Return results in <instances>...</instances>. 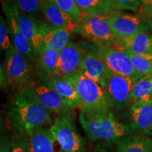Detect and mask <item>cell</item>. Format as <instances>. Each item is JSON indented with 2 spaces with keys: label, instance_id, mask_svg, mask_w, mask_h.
Listing matches in <instances>:
<instances>
[{
  "label": "cell",
  "instance_id": "8992f818",
  "mask_svg": "<svg viewBox=\"0 0 152 152\" xmlns=\"http://www.w3.org/2000/svg\"><path fill=\"white\" fill-rule=\"evenodd\" d=\"M73 32L94 42L97 46H112L116 44L117 37L114 35L105 18L84 15L75 24Z\"/></svg>",
  "mask_w": 152,
  "mask_h": 152
},
{
  "label": "cell",
  "instance_id": "9a60e30c",
  "mask_svg": "<svg viewBox=\"0 0 152 152\" xmlns=\"http://www.w3.org/2000/svg\"><path fill=\"white\" fill-rule=\"evenodd\" d=\"M105 19L117 39L132 37L144 26L141 19L130 15L123 14Z\"/></svg>",
  "mask_w": 152,
  "mask_h": 152
},
{
  "label": "cell",
  "instance_id": "4fadbf2b",
  "mask_svg": "<svg viewBox=\"0 0 152 152\" xmlns=\"http://www.w3.org/2000/svg\"><path fill=\"white\" fill-rule=\"evenodd\" d=\"M83 54V48L79 44L69 42L59 52L54 77H66L79 72Z\"/></svg>",
  "mask_w": 152,
  "mask_h": 152
},
{
  "label": "cell",
  "instance_id": "d4e9b609",
  "mask_svg": "<svg viewBox=\"0 0 152 152\" xmlns=\"http://www.w3.org/2000/svg\"><path fill=\"white\" fill-rule=\"evenodd\" d=\"M48 1L66 13L72 18L75 24L79 22L84 16V14L77 7L75 0H48Z\"/></svg>",
  "mask_w": 152,
  "mask_h": 152
},
{
  "label": "cell",
  "instance_id": "6da1fadb",
  "mask_svg": "<svg viewBox=\"0 0 152 152\" xmlns=\"http://www.w3.org/2000/svg\"><path fill=\"white\" fill-rule=\"evenodd\" d=\"M13 128L18 134L28 136L53 124L51 112L23 90L15 93L9 107Z\"/></svg>",
  "mask_w": 152,
  "mask_h": 152
},
{
  "label": "cell",
  "instance_id": "9c48e42d",
  "mask_svg": "<svg viewBox=\"0 0 152 152\" xmlns=\"http://www.w3.org/2000/svg\"><path fill=\"white\" fill-rule=\"evenodd\" d=\"M23 90L33 96L51 113L56 114L58 116L73 118V109L49 85L46 84L34 85L23 89Z\"/></svg>",
  "mask_w": 152,
  "mask_h": 152
},
{
  "label": "cell",
  "instance_id": "30bf717a",
  "mask_svg": "<svg viewBox=\"0 0 152 152\" xmlns=\"http://www.w3.org/2000/svg\"><path fill=\"white\" fill-rule=\"evenodd\" d=\"M15 15L19 28L23 35L35 49L36 54L43 47V38L45 30L48 26L39 23L34 15L28 14L18 10L15 4H13Z\"/></svg>",
  "mask_w": 152,
  "mask_h": 152
},
{
  "label": "cell",
  "instance_id": "3957f363",
  "mask_svg": "<svg viewBox=\"0 0 152 152\" xmlns=\"http://www.w3.org/2000/svg\"><path fill=\"white\" fill-rule=\"evenodd\" d=\"M75 86L81 103L80 111L88 113H107L111 111L109 101L100 85L80 72L66 76Z\"/></svg>",
  "mask_w": 152,
  "mask_h": 152
},
{
  "label": "cell",
  "instance_id": "4316f807",
  "mask_svg": "<svg viewBox=\"0 0 152 152\" xmlns=\"http://www.w3.org/2000/svg\"><path fill=\"white\" fill-rule=\"evenodd\" d=\"M45 0H15V5L18 10L28 14L33 15L42 10Z\"/></svg>",
  "mask_w": 152,
  "mask_h": 152
},
{
  "label": "cell",
  "instance_id": "8fae6325",
  "mask_svg": "<svg viewBox=\"0 0 152 152\" xmlns=\"http://www.w3.org/2000/svg\"><path fill=\"white\" fill-rule=\"evenodd\" d=\"M2 7L8 20L7 24L9 28V32L12 36L13 46L27 59L28 62L33 63L36 61L35 51L31 44L23 35L21 30L19 28L13 4L2 3Z\"/></svg>",
  "mask_w": 152,
  "mask_h": 152
},
{
  "label": "cell",
  "instance_id": "484cf974",
  "mask_svg": "<svg viewBox=\"0 0 152 152\" xmlns=\"http://www.w3.org/2000/svg\"><path fill=\"white\" fill-rule=\"evenodd\" d=\"M128 54L130 56L133 67L139 75L142 77L144 75H152V58L137 56L128 52Z\"/></svg>",
  "mask_w": 152,
  "mask_h": 152
},
{
  "label": "cell",
  "instance_id": "836d02e7",
  "mask_svg": "<svg viewBox=\"0 0 152 152\" xmlns=\"http://www.w3.org/2000/svg\"><path fill=\"white\" fill-rule=\"evenodd\" d=\"M150 134H151V141H152V130H151V132H150Z\"/></svg>",
  "mask_w": 152,
  "mask_h": 152
},
{
  "label": "cell",
  "instance_id": "7c38bea8",
  "mask_svg": "<svg viewBox=\"0 0 152 152\" xmlns=\"http://www.w3.org/2000/svg\"><path fill=\"white\" fill-rule=\"evenodd\" d=\"M79 72L97 83L102 87L106 77L111 71L99 55L96 48L93 47V49L83 50Z\"/></svg>",
  "mask_w": 152,
  "mask_h": 152
},
{
  "label": "cell",
  "instance_id": "2e32d148",
  "mask_svg": "<svg viewBox=\"0 0 152 152\" xmlns=\"http://www.w3.org/2000/svg\"><path fill=\"white\" fill-rule=\"evenodd\" d=\"M84 15L109 18L123 14L113 0H75Z\"/></svg>",
  "mask_w": 152,
  "mask_h": 152
},
{
  "label": "cell",
  "instance_id": "603a6c76",
  "mask_svg": "<svg viewBox=\"0 0 152 152\" xmlns=\"http://www.w3.org/2000/svg\"><path fill=\"white\" fill-rule=\"evenodd\" d=\"M59 52L42 47L36 54L41 77L56 75Z\"/></svg>",
  "mask_w": 152,
  "mask_h": 152
},
{
  "label": "cell",
  "instance_id": "83f0119b",
  "mask_svg": "<svg viewBox=\"0 0 152 152\" xmlns=\"http://www.w3.org/2000/svg\"><path fill=\"white\" fill-rule=\"evenodd\" d=\"M8 24L2 16L0 17V46L4 50H8L12 44L11 42L10 37L9 36V28Z\"/></svg>",
  "mask_w": 152,
  "mask_h": 152
},
{
  "label": "cell",
  "instance_id": "ac0fdd59",
  "mask_svg": "<svg viewBox=\"0 0 152 152\" xmlns=\"http://www.w3.org/2000/svg\"><path fill=\"white\" fill-rule=\"evenodd\" d=\"M25 140L28 152H55V141L49 129H39L25 136Z\"/></svg>",
  "mask_w": 152,
  "mask_h": 152
},
{
  "label": "cell",
  "instance_id": "f1b7e54d",
  "mask_svg": "<svg viewBox=\"0 0 152 152\" xmlns=\"http://www.w3.org/2000/svg\"><path fill=\"white\" fill-rule=\"evenodd\" d=\"M121 10L139 12L142 10V4L140 0H113Z\"/></svg>",
  "mask_w": 152,
  "mask_h": 152
},
{
  "label": "cell",
  "instance_id": "e0dca14e",
  "mask_svg": "<svg viewBox=\"0 0 152 152\" xmlns=\"http://www.w3.org/2000/svg\"><path fill=\"white\" fill-rule=\"evenodd\" d=\"M45 84L49 85L64 99L72 109H80L81 103L75 86L68 78L64 77L44 76Z\"/></svg>",
  "mask_w": 152,
  "mask_h": 152
},
{
  "label": "cell",
  "instance_id": "cb8c5ba5",
  "mask_svg": "<svg viewBox=\"0 0 152 152\" xmlns=\"http://www.w3.org/2000/svg\"><path fill=\"white\" fill-rule=\"evenodd\" d=\"M118 152H152V141L145 136L134 135L119 140Z\"/></svg>",
  "mask_w": 152,
  "mask_h": 152
},
{
  "label": "cell",
  "instance_id": "7a4b0ae2",
  "mask_svg": "<svg viewBox=\"0 0 152 152\" xmlns=\"http://www.w3.org/2000/svg\"><path fill=\"white\" fill-rule=\"evenodd\" d=\"M79 121L91 142H115L124 137L126 127L120 123L111 111L107 113H88L80 111Z\"/></svg>",
  "mask_w": 152,
  "mask_h": 152
},
{
  "label": "cell",
  "instance_id": "4dcf8cb0",
  "mask_svg": "<svg viewBox=\"0 0 152 152\" xmlns=\"http://www.w3.org/2000/svg\"><path fill=\"white\" fill-rule=\"evenodd\" d=\"M0 152H11V143L5 136H1Z\"/></svg>",
  "mask_w": 152,
  "mask_h": 152
},
{
  "label": "cell",
  "instance_id": "ffe728a7",
  "mask_svg": "<svg viewBox=\"0 0 152 152\" xmlns=\"http://www.w3.org/2000/svg\"><path fill=\"white\" fill-rule=\"evenodd\" d=\"M132 127L144 134H150L152 130V103L130 106Z\"/></svg>",
  "mask_w": 152,
  "mask_h": 152
},
{
  "label": "cell",
  "instance_id": "1f68e13d",
  "mask_svg": "<svg viewBox=\"0 0 152 152\" xmlns=\"http://www.w3.org/2000/svg\"><path fill=\"white\" fill-rule=\"evenodd\" d=\"M140 1L142 4V9L141 11L147 10V9L152 7V0H140Z\"/></svg>",
  "mask_w": 152,
  "mask_h": 152
},
{
  "label": "cell",
  "instance_id": "5b68a950",
  "mask_svg": "<svg viewBox=\"0 0 152 152\" xmlns=\"http://www.w3.org/2000/svg\"><path fill=\"white\" fill-rule=\"evenodd\" d=\"M73 118L58 116L49 128L51 135L60 146L59 152H85L86 144L78 132Z\"/></svg>",
  "mask_w": 152,
  "mask_h": 152
},
{
  "label": "cell",
  "instance_id": "277c9868",
  "mask_svg": "<svg viewBox=\"0 0 152 152\" xmlns=\"http://www.w3.org/2000/svg\"><path fill=\"white\" fill-rule=\"evenodd\" d=\"M3 71L7 84L17 87L18 90L34 85V75L30 63L13 45L6 52Z\"/></svg>",
  "mask_w": 152,
  "mask_h": 152
},
{
  "label": "cell",
  "instance_id": "f546056e",
  "mask_svg": "<svg viewBox=\"0 0 152 152\" xmlns=\"http://www.w3.org/2000/svg\"><path fill=\"white\" fill-rule=\"evenodd\" d=\"M11 152H28L25 136L20 135L11 142Z\"/></svg>",
  "mask_w": 152,
  "mask_h": 152
},
{
  "label": "cell",
  "instance_id": "d6a6232c",
  "mask_svg": "<svg viewBox=\"0 0 152 152\" xmlns=\"http://www.w3.org/2000/svg\"><path fill=\"white\" fill-rule=\"evenodd\" d=\"M141 14L143 15L146 18L152 20V7L150 9H148L147 10H144L141 11Z\"/></svg>",
  "mask_w": 152,
  "mask_h": 152
},
{
  "label": "cell",
  "instance_id": "ba28073f",
  "mask_svg": "<svg viewBox=\"0 0 152 152\" xmlns=\"http://www.w3.org/2000/svg\"><path fill=\"white\" fill-rule=\"evenodd\" d=\"M96 50L111 73L134 79L142 77L137 73L128 52L118 46H96Z\"/></svg>",
  "mask_w": 152,
  "mask_h": 152
},
{
  "label": "cell",
  "instance_id": "52a82bcc",
  "mask_svg": "<svg viewBox=\"0 0 152 152\" xmlns=\"http://www.w3.org/2000/svg\"><path fill=\"white\" fill-rule=\"evenodd\" d=\"M137 79L125 77L110 72L102 87L111 109H124L130 104V94Z\"/></svg>",
  "mask_w": 152,
  "mask_h": 152
},
{
  "label": "cell",
  "instance_id": "d6986e66",
  "mask_svg": "<svg viewBox=\"0 0 152 152\" xmlns=\"http://www.w3.org/2000/svg\"><path fill=\"white\" fill-rule=\"evenodd\" d=\"M42 11L51 28L73 29L75 26L71 17L48 0L44 1Z\"/></svg>",
  "mask_w": 152,
  "mask_h": 152
},
{
  "label": "cell",
  "instance_id": "44dd1931",
  "mask_svg": "<svg viewBox=\"0 0 152 152\" xmlns=\"http://www.w3.org/2000/svg\"><path fill=\"white\" fill-rule=\"evenodd\" d=\"M152 103V75H144L133 85L130 106Z\"/></svg>",
  "mask_w": 152,
  "mask_h": 152
},
{
  "label": "cell",
  "instance_id": "5bb4252c",
  "mask_svg": "<svg viewBox=\"0 0 152 152\" xmlns=\"http://www.w3.org/2000/svg\"><path fill=\"white\" fill-rule=\"evenodd\" d=\"M115 45L132 54L152 58V35L145 26L132 37L117 39Z\"/></svg>",
  "mask_w": 152,
  "mask_h": 152
},
{
  "label": "cell",
  "instance_id": "7402d4cb",
  "mask_svg": "<svg viewBox=\"0 0 152 152\" xmlns=\"http://www.w3.org/2000/svg\"><path fill=\"white\" fill-rule=\"evenodd\" d=\"M71 28H53L47 27L44 34L43 47L60 52L69 43Z\"/></svg>",
  "mask_w": 152,
  "mask_h": 152
}]
</instances>
